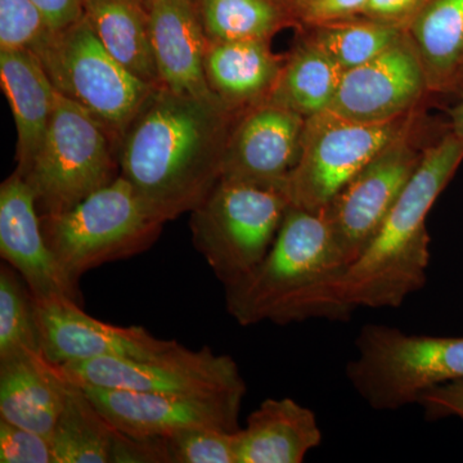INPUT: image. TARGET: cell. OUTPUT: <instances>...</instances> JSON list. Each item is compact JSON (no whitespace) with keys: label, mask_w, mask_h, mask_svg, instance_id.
Wrapping results in <instances>:
<instances>
[{"label":"cell","mask_w":463,"mask_h":463,"mask_svg":"<svg viewBox=\"0 0 463 463\" xmlns=\"http://www.w3.org/2000/svg\"><path fill=\"white\" fill-rule=\"evenodd\" d=\"M239 112L158 87L118 142L120 175L158 221L191 213L222 179Z\"/></svg>","instance_id":"6da1fadb"},{"label":"cell","mask_w":463,"mask_h":463,"mask_svg":"<svg viewBox=\"0 0 463 463\" xmlns=\"http://www.w3.org/2000/svg\"><path fill=\"white\" fill-rule=\"evenodd\" d=\"M347 265L337 252L325 212L289 206L272 248L239 282L225 303L241 326H286L310 318L346 321L352 315L337 289Z\"/></svg>","instance_id":"7a4b0ae2"},{"label":"cell","mask_w":463,"mask_h":463,"mask_svg":"<svg viewBox=\"0 0 463 463\" xmlns=\"http://www.w3.org/2000/svg\"><path fill=\"white\" fill-rule=\"evenodd\" d=\"M463 161V142L452 130L425 148L373 242L341 279L337 297L347 309L398 307L428 279L430 236L426 219Z\"/></svg>","instance_id":"3957f363"},{"label":"cell","mask_w":463,"mask_h":463,"mask_svg":"<svg viewBox=\"0 0 463 463\" xmlns=\"http://www.w3.org/2000/svg\"><path fill=\"white\" fill-rule=\"evenodd\" d=\"M41 221L61 270L76 288L94 268L151 248L165 224L148 212L121 175L71 209L41 215Z\"/></svg>","instance_id":"277c9868"},{"label":"cell","mask_w":463,"mask_h":463,"mask_svg":"<svg viewBox=\"0 0 463 463\" xmlns=\"http://www.w3.org/2000/svg\"><path fill=\"white\" fill-rule=\"evenodd\" d=\"M347 380L376 411L419 403L423 392L463 380V337L408 335L385 325H365Z\"/></svg>","instance_id":"5b68a950"},{"label":"cell","mask_w":463,"mask_h":463,"mask_svg":"<svg viewBox=\"0 0 463 463\" xmlns=\"http://www.w3.org/2000/svg\"><path fill=\"white\" fill-rule=\"evenodd\" d=\"M118 145L99 120L57 91L41 148L21 170L39 214L66 212L120 176Z\"/></svg>","instance_id":"8992f818"},{"label":"cell","mask_w":463,"mask_h":463,"mask_svg":"<svg viewBox=\"0 0 463 463\" xmlns=\"http://www.w3.org/2000/svg\"><path fill=\"white\" fill-rule=\"evenodd\" d=\"M289 206L279 188L221 179L192 210V242L224 288L263 260Z\"/></svg>","instance_id":"52a82bcc"},{"label":"cell","mask_w":463,"mask_h":463,"mask_svg":"<svg viewBox=\"0 0 463 463\" xmlns=\"http://www.w3.org/2000/svg\"><path fill=\"white\" fill-rule=\"evenodd\" d=\"M58 93L121 137L158 87L139 80L103 47L88 18L54 32L36 53Z\"/></svg>","instance_id":"ba28073f"},{"label":"cell","mask_w":463,"mask_h":463,"mask_svg":"<svg viewBox=\"0 0 463 463\" xmlns=\"http://www.w3.org/2000/svg\"><path fill=\"white\" fill-rule=\"evenodd\" d=\"M414 112L385 123H361L330 109L307 118L297 167L286 181L291 206L319 212L390 143L414 128Z\"/></svg>","instance_id":"9c48e42d"},{"label":"cell","mask_w":463,"mask_h":463,"mask_svg":"<svg viewBox=\"0 0 463 463\" xmlns=\"http://www.w3.org/2000/svg\"><path fill=\"white\" fill-rule=\"evenodd\" d=\"M61 367L76 385L90 388L191 397L246 394V383L234 359L207 346L191 350L175 343L152 358L103 356Z\"/></svg>","instance_id":"30bf717a"},{"label":"cell","mask_w":463,"mask_h":463,"mask_svg":"<svg viewBox=\"0 0 463 463\" xmlns=\"http://www.w3.org/2000/svg\"><path fill=\"white\" fill-rule=\"evenodd\" d=\"M413 129L390 143L323 209L347 268L373 242L421 163L425 148L417 147Z\"/></svg>","instance_id":"8fae6325"},{"label":"cell","mask_w":463,"mask_h":463,"mask_svg":"<svg viewBox=\"0 0 463 463\" xmlns=\"http://www.w3.org/2000/svg\"><path fill=\"white\" fill-rule=\"evenodd\" d=\"M116 429L133 438H165L185 429L237 432L245 394L218 397L155 394L81 386Z\"/></svg>","instance_id":"7c38bea8"},{"label":"cell","mask_w":463,"mask_h":463,"mask_svg":"<svg viewBox=\"0 0 463 463\" xmlns=\"http://www.w3.org/2000/svg\"><path fill=\"white\" fill-rule=\"evenodd\" d=\"M306 123L270 102L241 112L225 146L222 179L283 191L300 158Z\"/></svg>","instance_id":"4fadbf2b"},{"label":"cell","mask_w":463,"mask_h":463,"mask_svg":"<svg viewBox=\"0 0 463 463\" xmlns=\"http://www.w3.org/2000/svg\"><path fill=\"white\" fill-rule=\"evenodd\" d=\"M428 93L421 62L405 33L379 56L344 71L328 109L361 123H385L412 114Z\"/></svg>","instance_id":"5bb4252c"},{"label":"cell","mask_w":463,"mask_h":463,"mask_svg":"<svg viewBox=\"0 0 463 463\" xmlns=\"http://www.w3.org/2000/svg\"><path fill=\"white\" fill-rule=\"evenodd\" d=\"M36 317L43 353L58 365L103 356L152 358L176 343L157 339L141 326L118 327L99 321L69 298L36 300Z\"/></svg>","instance_id":"9a60e30c"},{"label":"cell","mask_w":463,"mask_h":463,"mask_svg":"<svg viewBox=\"0 0 463 463\" xmlns=\"http://www.w3.org/2000/svg\"><path fill=\"white\" fill-rule=\"evenodd\" d=\"M0 255L36 300L69 298L81 303L80 289L67 281L45 241L35 194L17 172L0 185Z\"/></svg>","instance_id":"2e32d148"},{"label":"cell","mask_w":463,"mask_h":463,"mask_svg":"<svg viewBox=\"0 0 463 463\" xmlns=\"http://www.w3.org/2000/svg\"><path fill=\"white\" fill-rule=\"evenodd\" d=\"M161 87L197 99H218L207 84V39L197 0H146Z\"/></svg>","instance_id":"e0dca14e"},{"label":"cell","mask_w":463,"mask_h":463,"mask_svg":"<svg viewBox=\"0 0 463 463\" xmlns=\"http://www.w3.org/2000/svg\"><path fill=\"white\" fill-rule=\"evenodd\" d=\"M72 385L63 368L39 350L0 358V419L50 437Z\"/></svg>","instance_id":"ac0fdd59"},{"label":"cell","mask_w":463,"mask_h":463,"mask_svg":"<svg viewBox=\"0 0 463 463\" xmlns=\"http://www.w3.org/2000/svg\"><path fill=\"white\" fill-rule=\"evenodd\" d=\"M285 61L273 53L268 41L209 43L207 84L225 106L241 114L267 102Z\"/></svg>","instance_id":"d6986e66"},{"label":"cell","mask_w":463,"mask_h":463,"mask_svg":"<svg viewBox=\"0 0 463 463\" xmlns=\"http://www.w3.org/2000/svg\"><path fill=\"white\" fill-rule=\"evenodd\" d=\"M322 443L316 414L291 398L265 399L239 431V463H300Z\"/></svg>","instance_id":"ffe728a7"},{"label":"cell","mask_w":463,"mask_h":463,"mask_svg":"<svg viewBox=\"0 0 463 463\" xmlns=\"http://www.w3.org/2000/svg\"><path fill=\"white\" fill-rule=\"evenodd\" d=\"M0 83L17 129V169L41 148L56 108L57 90L33 52L0 50Z\"/></svg>","instance_id":"44dd1931"},{"label":"cell","mask_w":463,"mask_h":463,"mask_svg":"<svg viewBox=\"0 0 463 463\" xmlns=\"http://www.w3.org/2000/svg\"><path fill=\"white\" fill-rule=\"evenodd\" d=\"M429 93L463 87V0H426L405 25Z\"/></svg>","instance_id":"7402d4cb"},{"label":"cell","mask_w":463,"mask_h":463,"mask_svg":"<svg viewBox=\"0 0 463 463\" xmlns=\"http://www.w3.org/2000/svg\"><path fill=\"white\" fill-rule=\"evenodd\" d=\"M103 47L130 74L161 87L146 0H85V14Z\"/></svg>","instance_id":"603a6c76"},{"label":"cell","mask_w":463,"mask_h":463,"mask_svg":"<svg viewBox=\"0 0 463 463\" xmlns=\"http://www.w3.org/2000/svg\"><path fill=\"white\" fill-rule=\"evenodd\" d=\"M344 70L312 43L303 39L286 57L267 102L310 118L330 109Z\"/></svg>","instance_id":"cb8c5ba5"},{"label":"cell","mask_w":463,"mask_h":463,"mask_svg":"<svg viewBox=\"0 0 463 463\" xmlns=\"http://www.w3.org/2000/svg\"><path fill=\"white\" fill-rule=\"evenodd\" d=\"M116 435L85 390L74 383L50 435L54 463H112Z\"/></svg>","instance_id":"d4e9b609"},{"label":"cell","mask_w":463,"mask_h":463,"mask_svg":"<svg viewBox=\"0 0 463 463\" xmlns=\"http://www.w3.org/2000/svg\"><path fill=\"white\" fill-rule=\"evenodd\" d=\"M209 43L268 41L298 23L288 0H197Z\"/></svg>","instance_id":"484cf974"},{"label":"cell","mask_w":463,"mask_h":463,"mask_svg":"<svg viewBox=\"0 0 463 463\" xmlns=\"http://www.w3.org/2000/svg\"><path fill=\"white\" fill-rule=\"evenodd\" d=\"M306 41L331 58L344 71L379 56L405 35V27L368 17L307 26Z\"/></svg>","instance_id":"4316f807"},{"label":"cell","mask_w":463,"mask_h":463,"mask_svg":"<svg viewBox=\"0 0 463 463\" xmlns=\"http://www.w3.org/2000/svg\"><path fill=\"white\" fill-rule=\"evenodd\" d=\"M43 352L36 298L11 265L0 267V358L18 350Z\"/></svg>","instance_id":"83f0119b"},{"label":"cell","mask_w":463,"mask_h":463,"mask_svg":"<svg viewBox=\"0 0 463 463\" xmlns=\"http://www.w3.org/2000/svg\"><path fill=\"white\" fill-rule=\"evenodd\" d=\"M164 439L169 463H239V431L185 429Z\"/></svg>","instance_id":"f1b7e54d"},{"label":"cell","mask_w":463,"mask_h":463,"mask_svg":"<svg viewBox=\"0 0 463 463\" xmlns=\"http://www.w3.org/2000/svg\"><path fill=\"white\" fill-rule=\"evenodd\" d=\"M53 33L33 0H0V50L36 54Z\"/></svg>","instance_id":"f546056e"},{"label":"cell","mask_w":463,"mask_h":463,"mask_svg":"<svg viewBox=\"0 0 463 463\" xmlns=\"http://www.w3.org/2000/svg\"><path fill=\"white\" fill-rule=\"evenodd\" d=\"M0 462L54 463L50 437L0 419Z\"/></svg>","instance_id":"4dcf8cb0"},{"label":"cell","mask_w":463,"mask_h":463,"mask_svg":"<svg viewBox=\"0 0 463 463\" xmlns=\"http://www.w3.org/2000/svg\"><path fill=\"white\" fill-rule=\"evenodd\" d=\"M295 17L306 26L364 17L368 0H288Z\"/></svg>","instance_id":"1f68e13d"},{"label":"cell","mask_w":463,"mask_h":463,"mask_svg":"<svg viewBox=\"0 0 463 463\" xmlns=\"http://www.w3.org/2000/svg\"><path fill=\"white\" fill-rule=\"evenodd\" d=\"M169 463L165 439L133 438L118 431L112 463Z\"/></svg>","instance_id":"d6a6232c"},{"label":"cell","mask_w":463,"mask_h":463,"mask_svg":"<svg viewBox=\"0 0 463 463\" xmlns=\"http://www.w3.org/2000/svg\"><path fill=\"white\" fill-rule=\"evenodd\" d=\"M417 404L421 405L428 420L455 417L463 422V380L428 390Z\"/></svg>","instance_id":"836d02e7"},{"label":"cell","mask_w":463,"mask_h":463,"mask_svg":"<svg viewBox=\"0 0 463 463\" xmlns=\"http://www.w3.org/2000/svg\"><path fill=\"white\" fill-rule=\"evenodd\" d=\"M425 2L426 0H368L364 17L405 27Z\"/></svg>","instance_id":"e575fe53"},{"label":"cell","mask_w":463,"mask_h":463,"mask_svg":"<svg viewBox=\"0 0 463 463\" xmlns=\"http://www.w3.org/2000/svg\"><path fill=\"white\" fill-rule=\"evenodd\" d=\"M44 14L52 30L61 32L78 23L85 14V0H33Z\"/></svg>","instance_id":"d590c367"},{"label":"cell","mask_w":463,"mask_h":463,"mask_svg":"<svg viewBox=\"0 0 463 463\" xmlns=\"http://www.w3.org/2000/svg\"><path fill=\"white\" fill-rule=\"evenodd\" d=\"M449 129L463 142V96L461 100L450 109Z\"/></svg>","instance_id":"8d00e7d4"}]
</instances>
